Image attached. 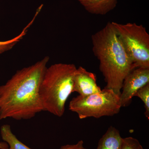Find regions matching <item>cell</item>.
Segmentation results:
<instances>
[{"label": "cell", "instance_id": "6da1fadb", "mask_svg": "<svg viewBox=\"0 0 149 149\" xmlns=\"http://www.w3.org/2000/svg\"><path fill=\"white\" fill-rule=\"evenodd\" d=\"M49 57L46 56L30 66L17 70L0 86V120L31 119L44 111L40 88Z\"/></svg>", "mask_w": 149, "mask_h": 149}, {"label": "cell", "instance_id": "7a4b0ae2", "mask_svg": "<svg viewBox=\"0 0 149 149\" xmlns=\"http://www.w3.org/2000/svg\"><path fill=\"white\" fill-rule=\"evenodd\" d=\"M93 51L100 62L104 77L105 88L120 96L125 77L136 66L131 60L112 22L91 37Z\"/></svg>", "mask_w": 149, "mask_h": 149}, {"label": "cell", "instance_id": "3957f363", "mask_svg": "<svg viewBox=\"0 0 149 149\" xmlns=\"http://www.w3.org/2000/svg\"><path fill=\"white\" fill-rule=\"evenodd\" d=\"M77 68L73 64L58 63L47 68L40 88L44 111L61 117L65 105L73 93V77Z\"/></svg>", "mask_w": 149, "mask_h": 149}, {"label": "cell", "instance_id": "277c9868", "mask_svg": "<svg viewBox=\"0 0 149 149\" xmlns=\"http://www.w3.org/2000/svg\"><path fill=\"white\" fill-rule=\"evenodd\" d=\"M121 108L120 96L105 88L88 95H78L72 99L69 105L70 110L77 113L80 119L113 116L120 112Z\"/></svg>", "mask_w": 149, "mask_h": 149}, {"label": "cell", "instance_id": "5b68a950", "mask_svg": "<svg viewBox=\"0 0 149 149\" xmlns=\"http://www.w3.org/2000/svg\"><path fill=\"white\" fill-rule=\"evenodd\" d=\"M112 23L136 67L149 68V35L146 28L136 23Z\"/></svg>", "mask_w": 149, "mask_h": 149}, {"label": "cell", "instance_id": "8992f818", "mask_svg": "<svg viewBox=\"0 0 149 149\" xmlns=\"http://www.w3.org/2000/svg\"><path fill=\"white\" fill-rule=\"evenodd\" d=\"M149 83V68H136L131 70L123 80L120 95L122 107L128 106L140 88Z\"/></svg>", "mask_w": 149, "mask_h": 149}, {"label": "cell", "instance_id": "52a82bcc", "mask_svg": "<svg viewBox=\"0 0 149 149\" xmlns=\"http://www.w3.org/2000/svg\"><path fill=\"white\" fill-rule=\"evenodd\" d=\"M102 91L97 85L96 74L80 66L77 68L73 77V93L80 95L86 96Z\"/></svg>", "mask_w": 149, "mask_h": 149}, {"label": "cell", "instance_id": "ba28073f", "mask_svg": "<svg viewBox=\"0 0 149 149\" xmlns=\"http://www.w3.org/2000/svg\"><path fill=\"white\" fill-rule=\"evenodd\" d=\"M86 10L93 14L104 15L116 7L117 0H77Z\"/></svg>", "mask_w": 149, "mask_h": 149}, {"label": "cell", "instance_id": "9c48e42d", "mask_svg": "<svg viewBox=\"0 0 149 149\" xmlns=\"http://www.w3.org/2000/svg\"><path fill=\"white\" fill-rule=\"evenodd\" d=\"M123 141L119 130L111 126L100 139L96 149H121Z\"/></svg>", "mask_w": 149, "mask_h": 149}, {"label": "cell", "instance_id": "30bf717a", "mask_svg": "<svg viewBox=\"0 0 149 149\" xmlns=\"http://www.w3.org/2000/svg\"><path fill=\"white\" fill-rule=\"evenodd\" d=\"M1 135L3 141L6 142L10 149H32L22 143L13 133L10 126L5 124L1 127Z\"/></svg>", "mask_w": 149, "mask_h": 149}, {"label": "cell", "instance_id": "8fae6325", "mask_svg": "<svg viewBox=\"0 0 149 149\" xmlns=\"http://www.w3.org/2000/svg\"><path fill=\"white\" fill-rule=\"evenodd\" d=\"M35 19H33L32 21L29 22L19 35L14 37L13 39L6 41H0V55L12 49L17 44L23 39L24 36L27 34L28 29L34 22Z\"/></svg>", "mask_w": 149, "mask_h": 149}, {"label": "cell", "instance_id": "7c38bea8", "mask_svg": "<svg viewBox=\"0 0 149 149\" xmlns=\"http://www.w3.org/2000/svg\"><path fill=\"white\" fill-rule=\"evenodd\" d=\"M134 97H138L143 102L146 109L145 115L149 119V83L140 88L136 92Z\"/></svg>", "mask_w": 149, "mask_h": 149}, {"label": "cell", "instance_id": "4fadbf2b", "mask_svg": "<svg viewBox=\"0 0 149 149\" xmlns=\"http://www.w3.org/2000/svg\"><path fill=\"white\" fill-rule=\"evenodd\" d=\"M121 149H144L137 139L132 137L123 139Z\"/></svg>", "mask_w": 149, "mask_h": 149}, {"label": "cell", "instance_id": "5bb4252c", "mask_svg": "<svg viewBox=\"0 0 149 149\" xmlns=\"http://www.w3.org/2000/svg\"><path fill=\"white\" fill-rule=\"evenodd\" d=\"M83 141H80L77 143L73 145H67L63 146L60 149H83Z\"/></svg>", "mask_w": 149, "mask_h": 149}, {"label": "cell", "instance_id": "9a60e30c", "mask_svg": "<svg viewBox=\"0 0 149 149\" xmlns=\"http://www.w3.org/2000/svg\"><path fill=\"white\" fill-rule=\"evenodd\" d=\"M8 148H9V146L6 142H0V149H6Z\"/></svg>", "mask_w": 149, "mask_h": 149}, {"label": "cell", "instance_id": "2e32d148", "mask_svg": "<svg viewBox=\"0 0 149 149\" xmlns=\"http://www.w3.org/2000/svg\"><path fill=\"white\" fill-rule=\"evenodd\" d=\"M6 149H10L9 148H8Z\"/></svg>", "mask_w": 149, "mask_h": 149}, {"label": "cell", "instance_id": "e0dca14e", "mask_svg": "<svg viewBox=\"0 0 149 149\" xmlns=\"http://www.w3.org/2000/svg\"><path fill=\"white\" fill-rule=\"evenodd\" d=\"M83 149H87L85 148H83Z\"/></svg>", "mask_w": 149, "mask_h": 149}]
</instances>
